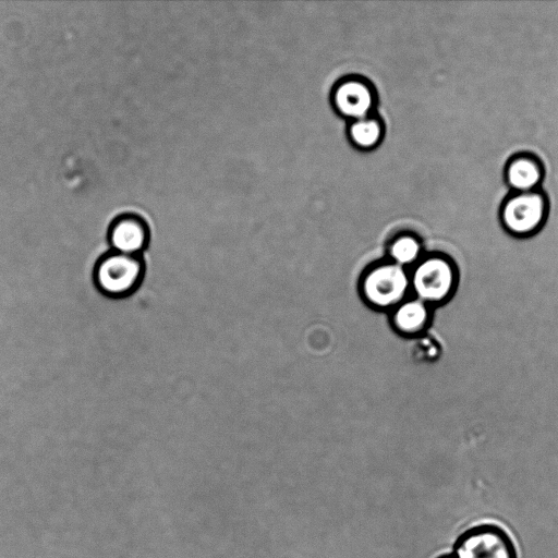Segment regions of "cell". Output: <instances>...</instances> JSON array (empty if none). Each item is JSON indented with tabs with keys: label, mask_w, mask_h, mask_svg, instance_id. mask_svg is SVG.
<instances>
[{
	"label": "cell",
	"mask_w": 558,
	"mask_h": 558,
	"mask_svg": "<svg viewBox=\"0 0 558 558\" xmlns=\"http://www.w3.org/2000/svg\"><path fill=\"white\" fill-rule=\"evenodd\" d=\"M144 276L141 256L118 252L105 254L95 267V283L106 295L122 298L132 293Z\"/></svg>",
	"instance_id": "obj_3"
},
{
	"label": "cell",
	"mask_w": 558,
	"mask_h": 558,
	"mask_svg": "<svg viewBox=\"0 0 558 558\" xmlns=\"http://www.w3.org/2000/svg\"><path fill=\"white\" fill-rule=\"evenodd\" d=\"M335 105L340 113L356 120L365 119L374 105L372 89L360 81H347L335 93Z\"/></svg>",
	"instance_id": "obj_8"
},
{
	"label": "cell",
	"mask_w": 558,
	"mask_h": 558,
	"mask_svg": "<svg viewBox=\"0 0 558 558\" xmlns=\"http://www.w3.org/2000/svg\"><path fill=\"white\" fill-rule=\"evenodd\" d=\"M108 241L113 252L141 256L149 242L148 225L136 214H122L110 223Z\"/></svg>",
	"instance_id": "obj_6"
},
{
	"label": "cell",
	"mask_w": 558,
	"mask_h": 558,
	"mask_svg": "<svg viewBox=\"0 0 558 558\" xmlns=\"http://www.w3.org/2000/svg\"><path fill=\"white\" fill-rule=\"evenodd\" d=\"M428 317L426 304L421 300H412L397 310L395 323L401 331L417 332L425 327Z\"/></svg>",
	"instance_id": "obj_9"
},
{
	"label": "cell",
	"mask_w": 558,
	"mask_h": 558,
	"mask_svg": "<svg viewBox=\"0 0 558 558\" xmlns=\"http://www.w3.org/2000/svg\"><path fill=\"white\" fill-rule=\"evenodd\" d=\"M548 213V196L542 189L523 193L510 192L499 207V220L508 234L526 239L542 230Z\"/></svg>",
	"instance_id": "obj_1"
},
{
	"label": "cell",
	"mask_w": 558,
	"mask_h": 558,
	"mask_svg": "<svg viewBox=\"0 0 558 558\" xmlns=\"http://www.w3.org/2000/svg\"><path fill=\"white\" fill-rule=\"evenodd\" d=\"M412 282L418 300L441 303L457 290L458 270L450 258L433 255L417 265Z\"/></svg>",
	"instance_id": "obj_4"
},
{
	"label": "cell",
	"mask_w": 558,
	"mask_h": 558,
	"mask_svg": "<svg viewBox=\"0 0 558 558\" xmlns=\"http://www.w3.org/2000/svg\"><path fill=\"white\" fill-rule=\"evenodd\" d=\"M409 281L399 265H383L372 270L364 281V293L375 305L391 306L404 295Z\"/></svg>",
	"instance_id": "obj_5"
},
{
	"label": "cell",
	"mask_w": 558,
	"mask_h": 558,
	"mask_svg": "<svg viewBox=\"0 0 558 558\" xmlns=\"http://www.w3.org/2000/svg\"><path fill=\"white\" fill-rule=\"evenodd\" d=\"M421 252L420 242L413 236H401L390 247V254L398 264H411Z\"/></svg>",
	"instance_id": "obj_11"
},
{
	"label": "cell",
	"mask_w": 558,
	"mask_h": 558,
	"mask_svg": "<svg viewBox=\"0 0 558 558\" xmlns=\"http://www.w3.org/2000/svg\"><path fill=\"white\" fill-rule=\"evenodd\" d=\"M436 558H456V557L451 553H449V554L440 555V556H438Z\"/></svg>",
	"instance_id": "obj_12"
},
{
	"label": "cell",
	"mask_w": 558,
	"mask_h": 558,
	"mask_svg": "<svg viewBox=\"0 0 558 558\" xmlns=\"http://www.w3.org/2000/svg\"><path fill=\"white\" fill-rule=\"evenodd\" d=\"M544 175L542 160L527 151L512 155L504 167V180L512 193L541 190Z\"/></svg>",
	"instance_id": "obj_7"
},
{
	"label": "cell",
	"mask_w": 558,
	"mask_h": 558,
	"mask_svg": "<svg viewBox=\"0 0 558 558\" xmlns=\"http://www.w3.org/2000/svg\"><path fill=\"white\" fill-rule=\"evenodd\" d=\"M456 558H519L511 534L500 524L483 521L470 525L456 539Z\"/></svg>",
	"instance_id": "obj_2"
},
{
	"label": "cell",
	"mask_w": 558,
	"mask_h": 558,
	"mask_svg": "<svg viewBox=\"0 0 558 558\" xmlns=\"http://www.w3.org/2000/svg\"><path fill=\"white\" fill-rule=\"evenodd\" d=\"M380 123L375 119L356 120L350 128L352 141L362 148L374 147L381 138Z\"/></svg>",
	"instance_id": "obj_10"
}]
</instances>
